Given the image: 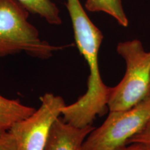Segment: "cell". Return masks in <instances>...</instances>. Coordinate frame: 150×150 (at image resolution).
<instances>
[{
    "instance_id": "obj_1",
    "label": "cell",
    "mask_w": 150,
    "mask_h": 150,
    "mask_svg": "<svg viewBox=\"0 0 150 150\" xmlns=\"http://www.w3.org/2000/svg\"><path fill=\"white\" fill-rule=\"evenodd\" d=\"M30 13L18 0H0V57L25 52L47 59L70 45L56 46L40 38L28 20Z\"/></svg>"
},
{
    "instance_id": "obj_2",
    "label": "cell",
    "mask_w": 150,
    "mask_h": 150,
    "mask_svg": "<svg viewBox=\"0 0 150 150\" xmlns=\"http://www.w3.org/2000/svg\"><path fill=\"white\" fill-rule=\"evenodd\" d=\"M117 52L125 61L126 72L112 88L109 110L129 109L150 97V51L146 52L142 42L134 39L118 43Z\"/></svg>"
},
{
    "instance_id": "obj_3",
    "label": "cell",
    "mask_w": 150,
    "mask_h": 150,
    "mask_svg": "<svg viewBox=\"0 0 150 150\" xmlns=\"http://www.w3.org/2000/svg\"><path fill=\"white\" fill-rule=\"evenodd\" d=\"M150 117V97L129 109L110 110L102 125L84 140L82 150H119L141 131Z\"/></svg>"
},
{
    "instance_id": "obj_4",
    "label": "cell",
    "mask_w": 150,
    "mask_h": 150,
    "mask_svg": "<svg viewBox=\"0 0 150 150\" xmlns=\"http://www.w3.org/2000/svg\"><path fill=\"white\" fill-rule=\"evenodd\" d=\"M40 99L38 109L8 131L18 140L20 150H44L52 125L66 105L61 96L52 93H45Z\"/></svg>"
},
{
    "instance_id": "obj_5",
    "label": "cell",
    "mask_w": 150,
    "mask_h": 150,
    "mask_svg": "<svg viewBox=\"0 0 150 150\" xmlns=\"http://www.w3.org/2000/svg\"><path fill=\"white\" fill-rule=\"evenodd\" d=\"M94 129L92 125L75 127L59 117L52 125L44 150H82L84 140Z\"/></svg>"
},
{
    "instance_id": "obj_6",
    "label": "cell",
    "mask_w": 150,
    "mask_h": 150,
    "mask_svg": "<svg viewBox=\"0 0 150 150\" xmlns=\"http://www.w3.org/2000/svg\"><path fill=\"white\" fill-rule=\"evenodd\" d=\"M35 110L22 104L18 99H8L0 95V135L8 131L15 123L29 117Z\"/></svg>"
},
{
    "instance_id": "obj_7",
    "label": "cell",
    "mask_w": 150,
    "mask_h": 150,
    "mask_svg": "<svg viewBox=\"0 0 150 150\" xmlns=\"http://www.w3.org/2000/svg\"><path fill=\"white\" fill-rule=\"evenodd\" d=\"M30 13L38 15L49 24L60 25L62 20L59 8L53 0H18Z\"/></svg>"
},
{
    "instance_id": "obj_8",
    "label": "cell",
    "mask_w": 150,
    "mask_h": 150,
    "mask_svg": "<svg viewBox=\"0 0 150 150\" xmlns=\"http://www.w3.org/2000/svg\"><path fill=\"white\" fill-rule=\"evenodd\" d=\"M85 8L90 12H104L112 17L120 25L128 27L129 20L122 0H86Z\"/></svg>"
},
{
    "instance_id": "obj_9",
    "label": "cell",
    "mask_w": 150,
    "mask_h": 150,
    "mask_svg": "<svg viewBox=\"0 0 150 150\" xmlns=\"http://www.w3.org/2000/svg\"><path fill=\"white\" fill-rule=\"evenodd\" d=\"M140 143L150 149V117L144 128L131 138L128 144Z\"/></svg>"
},
{
    "instance_id": "obj_10",
    "label": "cell",
    "mask_w": 150,
    "mask_h": 150,
    "mask_svg": "<svg viewBox=\"0 0 150 150\" xmlns=\"http://www.w3.org/2000/svg\"><path fill=\"white\" fill-rule=\"evenodd\" d=\"M0 150H20L18 140L9 131L0 135Z\"/></svg>"
},
{
    "instance_id": "obj_11",
    "label": "cell",
    "mask_w": 150,
    "mask_h": 150,
    "mask_svg": "<svg viewBox=\"0 0 150 150\" xmlns=\"http://www.w3.org/2000/svg\"><path fill=\"white\" fill-rule=\"evenodd\" d=\"M119 150H150L146 146L140 143H131Z\"/></svg>"
}]
</instances>
